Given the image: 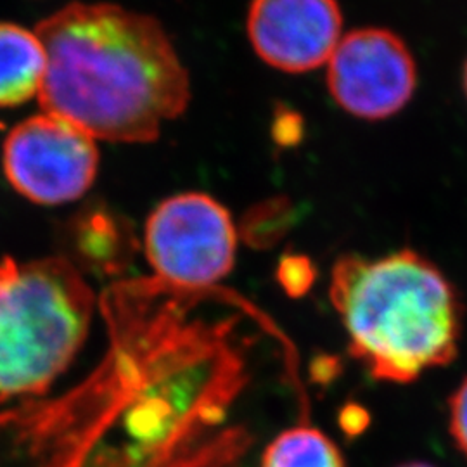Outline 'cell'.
I'll use <instances>...</instances> for the list:
<instances>
[{
    "label": "cell",
    "instance_id": "6",
    "mask_svg": "<svg viewBox=\"0 0 467 467\" xmlns=\"http://www.w3.org/2000/svg\"><path fill=\"white\" fill-rule=\"evenodd\" d=\"M327 88L348 115L379 121L399 115L418 88V65L400 35L358 28L345 35L327 63Z\"/></svg>",
    "mask_w": 467,
    "mask_h": 467
},
{
    "label": "cell",
    "instance_id": "11",
    "mask_svg": "<svg viewBox=\"0 0 467 467\" xmlns=\"http://www.w3.org/2000/svg\"><path fill=\"white\" fill-rule=\"evenodd\" d=\"M279 279L289 295L298 296L312 285L314 270L303 256H285L279 268Z\"/></svg>",
    "mask_w": 467,
    "mask_h": 467
},
{
    "label": "cell",
    "instance_id": "5",
    "mask_svg": "<svg viewBox=\"0 0 467 467\" xmlns=\"http://www.w3.org/2000/svg\"><path fill=\"white\" fill-rule=\"evenodd\" d=\"M4 173L21 196L38 204L82 198L94 184L99 150L96 139L54 115L15 127L4 142Z\"/></svg>",
    "mask_w": 467,
    "mask_h": 467
},
{
    "label": "cell",
    "instance_id": "8",
    "mask_svg": "<svg viewBox=\"0 0 467 467\" xmlns=\"http://www.w3.org/2000/svg\"><path fill=\"white\" fill-rule=\"evenodd\" d=\"M47 67L36 34L13 23H0V108L32 99L40 92Z\"/></svg>",
    "mask_w": 467,
    "mask_h": 467
},
{
    "label": "cell",
    "instance_id": "9",
    "mask_svg": "<svg viewBox=\"0 0 467 467\" xmlns=\"http://www.w3.org/2000/svg\"><path fill=\"white\" fill-rule=\"evenodd\" d=\"M260 467H347V462L327 434L303 422L274 438Z\"/></svg>",
    "mask_w": 467,
    "mask_h": 467
},
{
    "label": "cell",
    "instance_id": "3",
    "mask_svg": "<svg viewBox=\"0 0 467 467\" xmlns=\"http://www.w3.org/2000/svg\"><path fill=\"white\" fill-rule=\"evenodd\" d=\"M96 295L65 256L0 260V401L46 393L82 350Z\"/></svg>",
    "mask_w": 467,
    "mask_h": 467
},
{
    "label": "cell",
    "instance_id": "14",
    "mask_svg": "<svg viewBox=\"0 0 467 467\" xmlns=\"http://www.w3.org/2000/svg\"><path fill=\"white\" fill-rule=\"evenodd\" d=\"M397 467H434L433 464L428 462H419V461H412V462H403L400 466Z\"/></svg>",
    "mask_w": 467,
    "mask_h": 467
},
{
    "label": "cell",
    "instance_id": "1",
    "mask_svg": "<svg viewBox=\"0 0 467 467\" xmlns=\"http://www.w3.org/2000/svg\"><path fill=\"white\" fill-rule=\"evenodd\" d=\"M35 34L47 56L42 109L94 139L152 142L191 100L187 69L152 16L73 2Z\"/></svg>",
    "mask_w": 467,
    "mask_h": 467
},
{
    "label": "cell",
    "instance_id": "15",
    "mask_svg": "<svg viewBox=\"0 0 467 467\" xmlns=\"http://www.w3.org/2000/svg\"><path fill=\"white\" fill-rule=\"evenodd\" d=\"M462 87H464V94H466L467 99V61L464 69H462Z\"/></svg>",
    "mask_w": 467,
    "mask_h": 467
},
{
    "label": "cell",
    "instance_id": "4",
    "mask_svg": "<svg viewBox=\"0 0 467 467\" xmlns=\"http://www.w3.org/2000/svg\"><path fill=\"white\" fill-rule=\"evenodd\" d=\"M237 233L227 208L202 192L168 198L150 213L144 248L158 281L206 291L234 267Z\"/></svg>",
    "mask_w": 467,
    "mask_h": 467
},
{
    "label": "cell",
    "instance_id": "12",
    "mask_svg": "<svg viewBox=\"0 0 467 467\" xmlns=\"http://www.w3.org/2000/svg\"><path fill=\"white\" fill-rule=\"evenodd\" d=\"M449 430L457 449L467 459V378L457 386L449 400Z\"/></svg>",
    "mask_w": 467,
    "mask_h": 467
},
{
    "label": "cell",
    "instance_id": "7",
    "mask_svg": "<svg viewBox=\"0 0 467 467\" xmlns=\"http://www.w3.org/2000/svg\"><path fill=\"white\" fill-rule=\"evenodd\" d=\"M343 28L337 0H253L248 35L256 54L285 73L329 63Z\"/></svg>",
    "mask_w": 467,
    "mask_h": 467
},
{
    "label": "cell",
    "instance_id": "13",
    "mask_svg": "<svg viewBox=\"0 0 467 467\" xmlns=\"http://www.w3.org/2000/svg\"><path fill=\"white\" fill-rule=\"evenodd\" d=\"M339 422H341V428H343L345 431H348L350 434L360 433V431L366 430V426L368 424V412H366L364 409L357 407V405L347 407V409L341 412Z\"/></svg>",
    "mask_w": 467,
    "mask_h": 467
},
{
    "label": "cell",
    "instance_id": "10",
    "mask_svg": "<svg viewBox=\"0 0 467 467\" xmlns=\"http://www.w3.org/2000/svg\"><path fill=\"white\" fill-rule=\"evenodd\" d=\"M289 210H287V201H268L260 204L256 210H251L248 220H244V227L248 225H260L265 223L264 227H258L251 233L244 235L250 239L251 243H256L262 246L265 241L272 243L277 241V237L285 231V225L289 223Z\"/></svg>",
    "mask_w": 467,
    "mask_h": 467
},
{
    "label": "cell",
    "instance_id": "2",
    "mask_svg": "<svg viewBox=\"0 0 467 467\" xmlns=\"http://www.w3.org/2000/svg\"><path fill=\"white\" fill-rule=\"evenodd\" d=\"M329 296L350 355L370 378L407 384L449 366L462 336V303L451 279L414 250L336 260Z\"/></svg>",
    "mask_w": 467,
    "mask_h": 467
}]
</instances>
